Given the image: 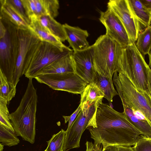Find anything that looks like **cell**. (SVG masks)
I'll return each mask as SVG.
<instances>
[{
    "mask_svg": "<svg viewBox=\"0 0 151 151\" xmlns=\"http://www.w3.org/2000/svg\"><path fill=\"white\" fill-rule=\"evenodd\" d=\"M95 125L94 128H88L91 137L104 148L134 145L142 135L129 121L124 112H119L102 102L96 111Z\"/></svg>",
    "mask_w": 151,
    "mask_h": 151,
    "instance_id": "obj_1",
    "label": "cell"
},
{
    "mask_svg": "<svg viewBox=\"0 0 151 151\" xmlns=\"http://www.w3.org/2000/svg\"><path fill=\"white\" fill-rule=\"evenodd\" d=\"M37 102V90L32 79H29L26 90L19 106L10 114V120L16 135L32 144L35 142Z\"/></svg>",
    "mask_w": 151,
    "mask_h": 151,
    "instance_id": "obj_2",
    "label": "cell"
},
{
    "mask_svg": "<svg viewBox=\"0 0 151 151\" xmlns=\"http://www.w3.org/2000/svg\"><path fill=\"white\" fill-rule=\"evenodd\" d=\"M92 45L94 69L112 78L114 74L119 71L124 48L105 34L100 36Z\"/></svg>",
    "mask_w": 151,
    "mask_h": 151,
    "instance_id": "obj_3",
    "label": "cell"
},
{
    "mask_svg": "<svg viewBox=\"0 0 151 151\" xmlns=\"http://www.w3.org/2000/svg\"><path fill=\"white\" fill-rule=\"evenodd\" d=\"M149 67L133 42L124 48L118 72L124 75L139 92L149 95L147 77Z\"/></svg>",
    "mask_w": 151,
    "mask_h": 151,
    "instance_id": "obj_4",
    "label": "cell"
},
{
    "mask_svg": "<svg viewBox=\"0 0 151 151\" xmlns=\"http://www.w3.org/2000/svg\"><path fill=\"white\" fill-rule=\"evenodd\" d=\"M112 79L123 107L139 110L151 125V100L149 95L138 91L123 74L116 72Z\"/></svg>",
    "mask_w": 151,
    "mask_h": 151,
    "instance_id": "obj_5",
    "label": "cell"
},
{
    "mask_svg": "<svg viewBox=\"0 0 151 151\" xmlns=\"http://www.w3.org/2000/svg\"><path fill=\"white\" fill-rule=\"evenodd\" d=\"M0 20L6 29L5 35L0 38V70L9 82L13 84L19 44V29L4 19L0 17Z\"/></svg>",
    "mask_w": 151,
    "mask_h": 151,
    "instance_id": "obj_6",
    "label": "cell"
},
{
    "mask_svg": "<svg viewBox=\"0 0 151 151\" xmlns=\"http://www.w3.org/2000/svg\"><path fill=\"white\" fill-rule=\"evenodd\" d=\"M101 100L89 105L81 106V110L70 127L65 131L63 151H68L80 147L81 136L89 127H95V120L98 107L102 102Z\"/></svg>",
    "mask_w": 151,
    "mask_h": 151,
    "instance_id": "obj_7",
    "label": "cell"
},
{
    "mask_svg": "<svg viewBox=\"0 0 151 151\" xmlns=\"http://www.w3.org/2000/svg\"><path fill=\"white\" fill-rule=\"evenodd\" d=\"M72 50H63L50 43L39 41L31 53L29 67L24 75L28 79L35 78L46 66Z\"/></svg>",
    "mask_w": 151,
    "mask_h": 151,
    "instance_id": "obj_8",
    "label": "cell"
},
{
    "mask_svg": "<svg viewBox=\"0 0 151 151\" xmlns=\"http://www.w3.org/2000/svg\"><path fill=\"white\" fill-rule=\"evenodd\" d=\"M52 89L81 94L88 84L75 73L40 75L35 78Z\"/></svg>",
    "mask_w": 151,
    "mask_h": 151,
    "instance_id": "obj_9",
    "label": "cell"
},
{
    "mask_svg": "<svg viewBox=\"0 0 151 151\" xmlns=\"http://www.w3.org/2000/svg\"><path fill=\"white\" fill-rule=\"evenodd\" d=\"M19 37L18 54L13 78V83L16 87L28 68V58L32 48L40 40L29 28L19 29Z\"/></svg>",
    "mask_w": 151,
    "mask_h": 151,
    "instance_id": "obj_10",
    "label": "cell"
},
{
    "mask_svg": "<svg viewBox=\"0 0 151 151\" xmlns=\"http://www.w3.org/2000/svg\"><path fill=\"white\" fill-rule=\"evenodd\" d=\"M107 8L118 17L124 26L129 39L135 42L140 32V23L132 12L128 0H110Z\"/></svg>",
    "mask_w": 151,
    "mask_h": 151,
    "instance_id": "obj_11",
    "label": "cell"
},
{
    "mask_svg": "<svg viewBox=\"0 0 151 151\" xmlns=\"http://www.w3.org/2000/svg\"><path fill=\"white\" fill-rule=\"evenodd\" d=\"M100 22L106 29L105 35L125 48L133 43L131 42L121 21L110 9L101 12Z\"/></svg>",
    "mask_w": 151,
    "mask_h": 151,
    "instance_id": "obj_12",
    "label": "cell"
},
{
    "mask_svg": "<svg viewBox=\"0 0 151 151\" xmlns=\"http://www.w3.org/2000/svg\"><path fill=\"white\" fill-rule=\"evenodd\" d=\"M93 54L91 45L84 50L73 52L72 55L75 73L88 84L93 82Z\"/></svg>",
    "mask_w": 151,
    "mask_h": 151,
    "instance_id": "obj_13",
    "label": "cell"
},
{
    "mask_svg": "<svg viewBox=\"0 0 151 151\" xmlns=\"http://www.w3.org/2000/svg\"><path fill=\"white\" fill-rule=\"evenodd\" d=\"M67 40L73 52L86 49L90 46L87 40L89 34L87 30L78 27L72 26L67 23L63 24Z\"/></svg>",
    "mask_w": 151,
    "mask_h": 151,
    "instance_id": "obj_14",
    "label": "cell"
},
{
    "mask_svg": "<svg viewBox=\"0 0 151 151\" xmlns=\"http://www.w3.org/2000/svg\"><path fill=\"white\" fill-rule=\"evenodd\" d=\"M73 50L54 61L38 73L40 75L75 73L72 58Z\"/></svg>",
    "mask_w": 151,
    "mask_h": 151,
    "instance_id": "obj_15",
    "label": "cell"
},
{
    "mask_svg": "<svg viewBox=\"0 0 151 151\" xmlns=\"http://www.w3.org/2000/svg\"><path fill=\"white\" fill-rule=\"evenodd\" d=\"M29 28L42 41L52 44L63 50L70 48L51 35L40 23L37 17L30 19Z\"/></svg>",
    "mask_w": 151,
    "mask_h": 151,
    "instance_id": "obj_16",
    "label": "cell"
},
{
    "mask_svg": "<svg viewBox=\"0 0 151 151\" xmlns=\"http://www.w3.org/2000/svg\"><path fill=\"white\" fill-rule=\"evenodd\" d=\"M0 17L10 22L18 29L29 28V24L24 20L6 0H0Z\"/></svg>",
    "mask_w": 151,
    "mask_h": 151,
    "instance_id": "obj_17",
    "label": "cell"
},
{
    "mask_svg": "<svg viewBox=\"0 0 151 151\" xmlns=\"http://www.w3.org/2000/svg\"><path fill=\"white\" fill-rule=\"evenodd\" d=\"M93 82L103 92L104 98L109 102H112L113 97L118 95L114 88L112 79L101 74L95 70Z\"/></svg>",
    "mask_w": 151,
    "mask_h": 151,
    "instance_id": "obj_18",
    "label": "cell"
},
{
    "mask_svg": "<svg viewBox=\"0 0 151 151\" xmlns=\"http://www.w3.org/2000/svg\"><path fill=\"white\" fill-rule=\"evenodd\" d=\"M41 24L52 35L62 42L67 40L63 26L54 18L48 15H43L37 18Z\"/></svg>",
    "mask_w": 151,
    "mask_h": 151,
    "instance_id": "obj_19",
    "label": "cell"
},
{
    "mask_svg": "<svg viewBox=\"0 0 151 151\" xmlns=\"http://www.w3.org/2000/svg\"><path fill=\"white\" fill-rule=\"evenodd\" d=\"M36 16L38 18L43 15H48L55 18L59 14V1L58 0H35Z\"/></svg>",
    "mask_w": 151,
    "mask_h": 151,
    "instance_id": "obj_20",
    "label": "cell"
},
{
    "mask_svg": "<svg viewBox=\"0 0 151 151\" xmlns=\"http://www.w3.org/2000/svg\"><path fill=\"white\" fill-rule=\"evenodd\" d=\"M124 112L130 123L143 135L151 136V125L147 119L134 115L132 110L127 107H124Z\"/></svg>",
    "mask_w": 151,
    "mask_h": 151,
    "instance_id": "obj_21",
    "label": "cell"
},
{
    "mask_svg": "<svg viewBox=\"0 0 151 151\" xmlns=\"http://www.w3.org/2000/svg\"><path fill=\"white\" fill-rule=\"evenodd\" d=\"M134 15L140 23L145 27L151 24V13L144 7L140 0H128Z\"/></svg>",
    "mask_w": 151,
    "mask_h": 151,
    "instance_id": "obj_22",
    "label": "cell"
},
{
    "mask_svg": "<svg viewBox=\"0 0 151 151\" xmlns=\"http://www.w3.org/2000/svg\"><path fill=\"white\" fill-rule=\"evenodd\" d=\"M81 106L84 104L91 105L94 102L102 100L104 94L94 83L88 84L81 94Z\"/></svg>",
    "mask_w": 151,
    "mask_h": 151,
    "instance_id": "obj_23",
    "label": "cell"
},
{
    "mask_svg": "<svg viewBox=\"0 0 151 151\" xmlns=\"http://www.w3.org/2000/svg\"><path fill=\"white\" fill-rule=\"evenodd\" d=\"M135 45L137 49L145 58L151 50V25L139 34Z\"/></svg>",
    "mask_w": 151,
    "mask_h": 151,
    "instance_id": "obj_24",
    "label": "cell"
},
{
    "mask_svg": "<svg viewBox=\"0 0 151 151\" xmlns=\"http://www.w3.org/2000/svg\"><path fill=\"white\" fill-rule=\"evenodd\" d=\"M16 92V87L9 82L0 70V97L6 99L9 102L14 97Z\"/></svg>",
    "mask_w": 151,
    "mask_h": 151,
    "instance_id": "obj_25",
    "label": "cell"
},
{
    "mask_svg": "<svg viewBox=\"0 0 151 151\" xmlns=\"http://www.w3.org/2000/svg\"><path fill=\"white\" fill-rule=\"evenodd\" d=\"M65 136V131L62 129L54 134L50 139L47 141V151H63Z\"/></svg>",
    "mask_w": 151,
    "mask_h": 151,
    "instance_id": "obj_26",
    "label": "cell"
},
{
    "mask_svg": "<svg viewBox=\"0 0 151 151\" xmlns=\"http://www.w3.org/2000/svg\"><path fill=\"white\" fill-rule=\"evenodd\" d=\"M8 102L0 97V124L12 132L15 131L10 119V114L7 107Z\"/></svg>",
    "mask_w": 151,
    "mask_h": 151,
    "instance_id": "obj_27",
    "label": "cell"
},
{
    "mask_svg": "<svg viewBox=\"0 0 151 151\" xmlns=\"http://www.w3.org/2000/svg\"><path fill=\"white\" fill-rule=\"evenodd\" d=\"M17 136L0 124V142L4 145L11 147L17 145L20 141Z\"/></svg>",
    "mask_w": 151,
    "mask_h": 151,
    "instance_id": "obj_28",
    "label": "cell"
},
{
    "mask_svg": "<svg viewBox=\"0 0 151 151\" xmlns=\"http://www.w3.org/2000/svg\"><path fill=\"white\" fill-rule=\"evenodd\" d=\"M133 148L134 151H151V138L149 136L141 135Z\"/></svg>",
    "mask_w": 151,
    "mask_h": 151,
    "instance_id": "obj_29",
    "label": "cell"
},
{
    "mask_svg": "<svg viewBox=\"0 0 151 151\" xmlns=\"http://www.w3.org/2000/svg\"><path fill=\"white\" fill-rule=\"evenodd\" d=\"M13 9L27 22L29 24L30 20L24 9L22 0H6Z\"/></svg>",
    "mask_w": 151,
    "mask_h": 151,
    "instance_id": "obj_30",
    "label": "cell"
},
{
    "mask_svg": "<svg viewBox=\"0 0 151 151\" xmlns=\"http://www.w3.org/2000/svg\"><path fill=\"white\" fill-rule=\"evenodd\" d=\"M26 14L29 19L36 16V9L35 0H22Z\"/></svg>",
    "mask_w": 151,
    "mask_h": 151,
    "instance_id": "obj_31",
    "label": "cell"
},
{
    "mask_svg": "<svg viewBox=\"0 0 151 151\" xmlns=\"http://www.w3.org/2000/svg\"><path fill=\"white\" fill-rule=\"evenodd\" d=\"M81 110V105L80 104L77 108L71 115L68 116H63L65 119V123H66L68 122V126L67 129H69L71 126Z\"/></svg>",
    "mask_w": 151,
    "mask_h": 151,
    "instance_id": "obj_32",
    "label": "cell"
},
{
    "mask_svg": "<svg viewBox=\"0 0 151 151\" xmlns=\"http://www.w3.org/2000/svg\"><path fill=\"white\" fill-rule=\"evenodd\" d=\"M85 145L86 147L85 151H103L104 148L101 144L92 143V142L87 141Z\"/></svg>",
    "mask_w": 151,
    "mask_h": 151,
    "instance_id": "obj_33",
    "label": "cell"
},
{
    "mask_svg": "<svg viewBox=\"0 0 151 151\" xmlns=\"http://www.w3.org/2000/svg\"><path fill=\"white\" fill-rule=\"evenodd\" d=\"M147 74V87L151 94V69L149 67L148 68Z\"/></svg>",
    "mask_w": 151,
    "mask_h": 151,
    "instance_id": "obj_34",
    "label": "cell"
},
{
    "mask_svg": "<svg viewBox=\"0 0 151 151\" xmlns=\"http://www.w3.org/2000/svg\"><path fill=\"white\" fill-rule=\"evenodd\" d=\"M144 7L151 13V0H140Z\"/></svg>",
    "mask_w": 151,
    "mask_h": 151,
    "instance_id": "obj_35",
    "label": "cell"
},
{
    "mask_svg": "<svg viewBox=\"0 0 151 151\" xmlns=\"http://www.w3.org/2000/svg\"><path fill=\"white\" fill-rule=\"evenodd\" d=\"M116 151H134L133 147L129 146H116Z\"/></svg>",
    "mask_w": 151,
    "mask_h": 151,
    "instance_id": "obj_36",
    "label": "cell"
},
{
    "mask_svg": "<svg viewBox=\"0 0 151 151\" xmlns=\"http://www.w3.org/2000/svg\"><path fill=\"white\" fill-rule=\"evenodd\" d=\"M116 146H109L104 148L103 151H116Z\"/></svg>",
    "mask_w": 151,
    "mask_h": 151,
    "instance_id": "obj_37",
    "label": "cell"
},
{
    "mask_svg": "<svg viewBox=\"0 0 151 151\" xmlns=\"http://www.w3.org/2000/svg\"><path fill=\"white\" fill-rule=\"evenodd\" d=\"M148 55L149 60V63L148 65L150 69H151V50Z\"/></svg>",
    "mask_w": 151,
    "mask_h": 151,
    "instance_id": "obj_38",
    "label": "cell"
},
{
    "mask_svg": "<svg viewBox=\"0 0 151 151\" xmlns=\"http://www.w3.org/2000/svg\"><path fill=\"white\" fill-rule=\"evenodd\" d=\"M4 145L2 143H0V151H3Z\"/></svg>",
    "mask_w": 151,
    "mask_h": 151,
    "instance_id": "obj_39",
    "label": "cell"
},
{
    "mask_svg": "<svg viewBox=\"0 0 151 151\" xmlns=\"http://www.w3.org/2000/svg\"><path fill=\"white\" fill-rule=\"evenodd\" d=\"M149 96H150V98L151 100V93H150V94Z\"/></svg>",
    "mask_w": 151,
    "mask_h": 151,
    "instance_id": "obj_40",
    "label": "cell"
},
{
    "mask_svg": "<svg viewBox=\"0 0 151 151\" xmlns=\"http://www.w3.org/2000/svg\"><path fill=\"white\" fill-rule=\"evenodd\" d=\"M44 151H47L46 149Z\"/></svg>",
    "mask_w": 151,
    "mask_h": 151,
    "instance_id": "obj_41",
    "label": "cell"
},
{
    "mask_svg": "<svg viewBox=\"0 0 151 151\" xmlns=\"http://www.w3.org/2000/svg\"><path fill=\"white\" fill-rule=\"evenodd\" d=\"M150 137V138H151V136H149Z\"/></svg>",
    "mask_w": 151,
    "mask_h": 151,
    "instance_id": "obj_42",
    "label": "cell"
}]
</instances>
